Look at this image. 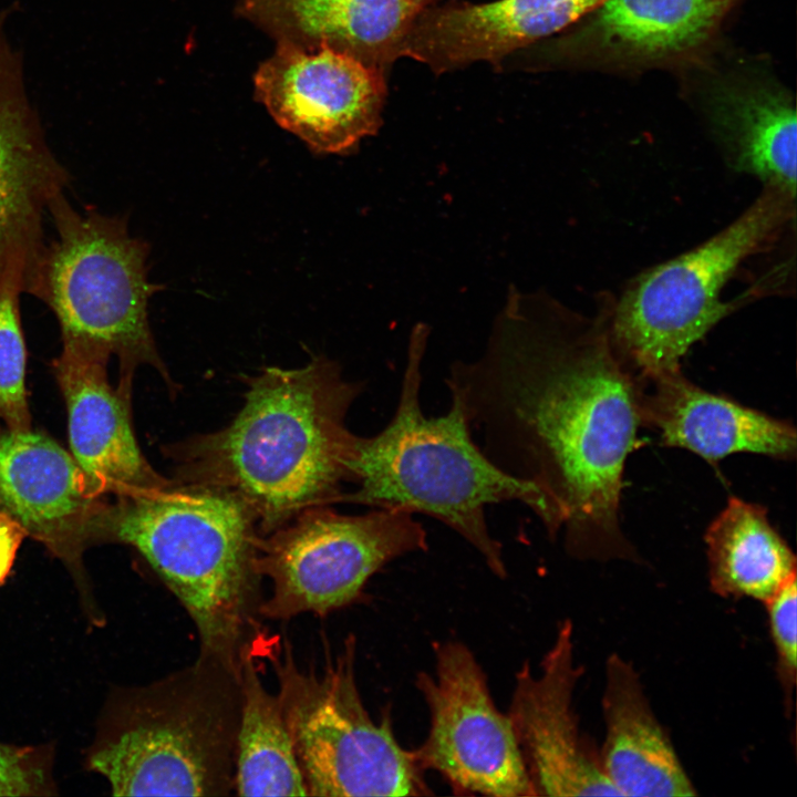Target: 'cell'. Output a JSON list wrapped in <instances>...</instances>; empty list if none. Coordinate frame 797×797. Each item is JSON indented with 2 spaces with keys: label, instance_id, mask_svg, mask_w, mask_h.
<instances>
[{
  "label": "cell",
  "instance_id": "cell-1",
  "mask_svg": "<svg viewBox=\"0 0 797 797\" xmlns=\"http://www.w3.org/2000/svg\"><path fill=\"white\" fill-rule=\"evenodd\" d=\"M445 384L488 459L538 491L551 540L577 560L644 563L620 518L640 384L605 324L526 310L515 296L483 353L452 363Z\"/></svg>",
  "mask_w": 797,
  "mask_h": 797
},
{
  "label": "cell",
  "instance_id": "cell-2",
  "mask_svg": "<svg viewBox=\"0 0 797 797\" xmlns=\"http://www.w3.org/2000/svg\"><path fill=\"white\" fill-rule=\"evenodd\" d=\"M245 404L224 428L165 449L174 484L239 499L261 536L306 509L339 504L355 434L346 416L363 391L323 355L246 379Z\"/></svg>",
  "mask_w": 797,
  "mask_h": 797
},
{
  "label": "cell",
  "instance_id": "cell-3",
  "mask_svg": "<svg viewBox=\"0 0 797 797\" xmlns=\"http://www.w3.org/2000/svg\"><path fill=\"white\" fill-rule=\"evenodd\" d=\"M427 330L411 335L396 408L375 435H355L345 463L348 483L340 503L422 514L466 540L500 579L507 577L503 546L490 532L486 507L526 505L541 522L538 491L499 469L475 442L459 405L426 416L421 406L422 362Z\"/></svg>",
  "mask_w": 797,
  "mask_h": 797
},
{
  "label": "cell",
  "instance_id": "cell-4",
  "mask_svg": "<svg viewBox=\"0 0 797 797\" xmlns=\"http://www.w3.org/2000/svg\"><path fill=\"white\" fill-rule=\"evenodd\" d=\"M105 540L136 549L192 619L199 654L239 666L261 632L256 519L232 495L174 484L115 497Z\"/></svg>",
  "mask_w": 797,
  "mask_h": 797
},
{
  "label": "cell",
  "instance_id": "cell-5",
  "mask_svg": "<svg viewBox=\"0 0 797 797\" xmlns=\"http://www.w3.org/2000/svg\"><path fill=\"white\" fill-rule=\"evenodd\" d=\"M240 707V665L198 654L125 698L90 766L114 796H229Z\"/></svg>",
  "mask_w": 797,
  "mask_h": 797
},
{
  "label": "cell",
  "instance_id": "cell-6",
  "mask_svg": "<svg viewBox=\"0 0 797 797\" xmlns=\"http://www.w3.org/2000/svg\"><path fill=\"white\" fill-rule=\"evenodd\" d=\"M48 219L54 235L29 294L52 311L62 342L117 356L121 380L151 365L176 391L148 319L151 297L164 289L148 280L149 245L131 236L126 217L77 209L66 193L52 200Z\"/></svg>",
  "mask_w": 797,
  "mask_h": 797
},
{
  "label": "cell",
  "instance_id": "cell-7",
  "mask_svg": "<svg viewBox=\"0 0 797 797\" xmlns=\"http://www.w3.org/2000/svg\"><path fill=\"white\" fill-rule=\"evenodd\" d=\"M324 664L300 669L293 648L263 643L278 681L277 693L308 796L432 795L412 751L396 741L390 710L377 722L361 698L355 673L356 638L349 634Z\"/></svg>",
  "mask_w": 797,
  "mask_h": 797
},
{
  "label": "cell",
  "instance_id": "cell-8",
  "mask_svg": "<svg viewBox=\"0 0 797 797\" xmlns=\"http://www.w3.org/2000/svg\"><path fill=\"white\" fill-rule=\"evenodd\" d=\"M794 216L795 196L765 186L725 229L638 277L605 325L625 364L638 376L681 370L689 349L733 310L720 294L734 271Z\"/></svg>",
  "mask_w": 797,
  "mask_h": 797
},
{
  "label": "cell",
  "instance_id": "cell-9",
  "mask_svg": "<svg viewBox=\"0 0 797 797\" xmlns=\"http://www.w3.org/2000/svg\"><path fill=\"white\" fill-rule=\"evenodd\" d=\"M428 549L414 515L373 508L342 515L330 506L303 510L259 537L256 568L271 592L259 617L290 620L311 612L323 617L355 602L369 579L389 562Z\"/></svg>",
  "mask_w": 797,
  "mask_h": 797
},
{
  "label": "cell",
  "instance_id": "cell-10",
  "mask_svg": "<svg viewBox=\"0 0 797 797\" xmlns=\"http://www.w3.org/2000/svg\"><path fill=\"white\" fill-rule=\"evenodd\" d=\"M434 674L415 685L429 713L425 741L412 751L457 795L536 797L509 717L498 710L472 650L458 640L433 644Z\"/></svg>",
  "mask_w": 797,
  "mask_h": 797
},
{
  "label": "cell",
  "instance_id": "cell-11",
  "mask_svg": "<svg viewBox=\"0 0 797 797\" xmlns=\"http://www.w3.org/2000/svg\"><path fill=\"white\" fill-rule=\"evenodd\" d=\"M0 11V287L29 294L46 239L49 207L71 174L52 151L27 89L23 61Z\"/></svg>",
  "mask_w": 797,
  "mask_h": 797
},
{
  "label": "cell",
  "instance_id": "cell-12",
  "mask_svg": "<svg viewBox=\"0 0 797 797\" xmlns=\"http://www.w3.org/2000/svg\"><path fill=\"white\" fill-rule=\"evenodd\" d=\"M253 83L273 120L317 153H344L382 123L383 71L324 44L278 43Z\"/></svg>",
  "mask_w": 797,
  "mask_h": 797
},
{
  "label": "cell",
  "instance_id": "cell-13",
  "mask_svg": "<svg viewBox=\"0 0 797 797\" xmlns=\"http://www.w3.org/2000/svg\"><path fill=\"white\" fill-rule=\"evenodd\" d=\"M582 673L570 619L559 622L538 674L527 662L515 673L507 715L536 796H619L573 707Z\"/></svg>",
  "mask_w": 797,
  "mask_h": 797
},
{
  "label": "cell",
  "instance_id": "cell-14",
  "mask_svg": "<svg viewBox=\"0 0 797 797\" xmlns=\"http://www.w3.org/2000/svg\"><path fill=\"white\" fill-rule=\"evenodd\" d=\"M94 495L74 460L49 436L0 427V513L69 563L104 540L108 503Z\"/></svg>",
  "mask_w": 797,
  "mask_h": 797
},
{
  "label": "cell",
  "instance_id": "cell-15",
  "mask_svg": "<svg viewBox=\"0 0 797 797\" xmlns=\"http://www.w3.org/2000/svg\"><path fill=\"white\" fill-rule=\"evenodd\" d=\"M110 356L62 342L53 371L68 412L72 456L91 491L115 497L166 488L170 478L158 474L144 457L133 429L132 381L112 386Z\"/></svg>",
  "mask_w": 797,
  "mask_h": 797
},
{
  "label": "cell",
  "instance_id": "cell-16",
  "mask_svg": "<svg viewBox=\"0 0 797 797\" xmlns=\"http://www.w3.org/2000/svg\"><path fill=\"white\" fill-rule=\"evenodd\" d=\"M605 0H496L447 3L422 12L404 37L397 58L426 64L435 73L506 55L562 30Z\"/></svg>",
  "mask_w": 797,
  "mask_h": 797
},
{
  "label": "cell",
  "instance_id": "cell-17",
  "mask_svg": "<svg viewBox=\"0 0 797 797\" xmlns=\"http://www.w3.org/2000/svg\"><path fill=\"white\" fill-rule=\"evenodd\" d=\"M642 425L662 445L690 451L711 464L736 453L790 460L796 456L794 425L737 401L711 393L681 370L638 376Z\"/></svg>",
  "mask_w": 797,
  "mask_h": 797
},
{
  "label": "cell",
  "instance_id": "cell-18",
  "mask_svg": "<svg viewBox=\"0 0 797 797\" xmlns=\"http://www.w3.org/2000/svg\"><path fill=\"white\" fill-rule=\"evenodd\" d=\"M602 772L619 796L690 797L696 787L652 710L639 672L611 653L601 697Z\"/></svg>",
  "mask_w": 797,
  "mask_h": 797
},
{
  "label": "cell",
  "instance_id": "cell-19",
  "mask_svg": "<svg viewBox=\"0 0 797 797\" xmlns=\"http://www.w3.org/2000/svg\"><path fill=\"white\" fill-rule=\"evenodd\" d=\"M439 1L240 0V10L278 43L324 44L384 72L417 17Z\"/></svg>",
  "mask_w": 797,
  "mask_h": 797
},
{
  "label": "cell",
  "instance_id": "cell-20",
  "mask_svg": "<svg viewBox=\"0 0 797 797\" xmlns=\"http://www.w3.org/2000/svg\"><path fill=\"white\" fill-rule=\"evenodd\" d=\"M704 541L710 589L724 599L749 598L764 604L797 577L796 556L762 505L729 497Z\"/></svg>",
  "mask_w": 797,
  "mask_h": 797
},
{
  "label": "cell",
  "instance_id": "cell-21",
  "mask_svg": "<svg viewBox=\"0 0 797 797\" xmlns=\"http://www.w3.org/2000/svg\"><path fill=\"white\" fill-rule=\"evenodd\" d=\"M712 116L736 169L796 197V108L784 92L726 86L714 97Z\"/></svg>",
  "mask_w": 797,
  "mask_h": 797
},
{
  "label": "cell",
  "instance_id": "cell-22",
  "mask_svg": "<svg viewBox=\"0 0 797 797\" xmlns=\"http://www.w3.org/2000/svg\"><path fill=\"white\" fill-rule=\"evenodd\" d=\"M736 0H605L587 35L612 54L656 59L691 50L715 30Z\"/></svg>",
  "mask_w": 797,
  "mask_h": 797
},
{
  "label": "cell",
  "instance_id": "cell-23",
  "mask_svg": "<svg viewBox=\"0 0 797 797\" xmlns=\"http://www.w3.org/2000/svg\"><path fill=\"white\" fill-rule=\"evenodd\" d=\"M255 654L252 643L240 658L234 791L239 796H308L279 697L262 684Z\"/></svg>",
  "mask_w": 797,
  "mask_h": 797
},
{
  "label": "cell",
  "instance_id": "cell-24",
  "mask_svg": "<svg viewBox=\"0 0 797 797\" xmlns=\"http://www.w3.org/2000/svg\"><path fill=\"white\" fill-rule=\"evenodd\" d=\"M21 294L14 284L0 287V427L9 429L30 428Z\"/></svg>",
  "mask_w": 797,
  "mask_h": 797
},
{
  "label": "cell",
  "instance_id": "cell-25",
  "mask_svg": "<svg viewBox=\"0 0 797 797\" xmlns=\"http://www.w3.org/2000/svg\"><path fill=\"white\" fill-rule=\"evenodd\" d=\"M776 654V673L789 715L797 680V577L764 603Z\"/></svg>",
  "mask_w": 797,
  "mask_h": 797
},
{
  "label": "cell",
  "instance_id": "cell-26",
  "mask_svg": "<svg viewBox=\"0 0 797 797\" xmlns=\"http://www.w3.org/2000/svg\"><path fill=\"white\" fill-rule=\"evenodd\" d=\"M48 753L0 743V797L52 795Z\"/></svg>",
  "mask_w": 797,
  "mask_h": 797
},
{
  "label": "cell",
  "instance_id": "cell-27",
  "mask_svg": "<svg viewBox=\"0 0 797 797\" xmlns=\"http://www.w3.org/2000/svg\"><path fill=\"white\" fill-rule=\"evenodd\" d=\"M24 535V530L15 520L0 513V584L10 572Z\"/></svg>",
  "mask_w": 797,
  "mask_h": 797
}]
</instances>
